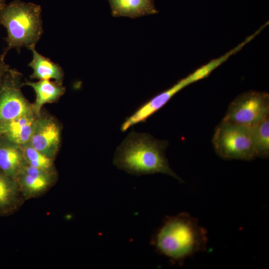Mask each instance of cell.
Segmentation results:
<instances>
[{
    "instance_id": "3957f363",
    "label": "cell",
    "mask_w": 269,
    "mask_h": 269,
    "mask_svg": "<svg viewBox=\"0 0 269 269\" xmlns=\"http://www.w3.org/2000/svg\"><path fill=\"white\" fill-rule=\"evenodd\" d=\"M41 8L39 5L15 0L0 9V25L6 30L5 57L12 48L19 51L35 47L43 33Z\"/></svg>"
},
{
    "instance_id": "52a82bcc",
    "label": "cell",
    "mask_w": 269,
    "mask_h": 269,
    "mask_svg": "<svg viewBox=\"0 0 269 269\" xmlns=\"http://www.w3.org/2000/svg\"><path fill=\"white\" fill-rule=\"evenodd\" d=\"M21 73L10 68L0 92V124L33 111L21 91Z\"/></svg>"
},
{
    "instance_id": "5b68a950",
    "label": "cell",
    "mask_w": 269,
    "mask_h": 269,
    "mask_svg": "<svg viewBox=\"0 0 269 269\" xmlns=\"http://www.w3.org/2000/svg\"><path fill=\"white\" fill-rule=\"evenodd\" d=\"M269 114V94L249 91L238 95L232 101L222 121L249 128Z\"/></svg>"
},
{
    "instance_id": "2e32d148",
    "label": "cell",
    "mask_w": 269,
    "mask_h": 269,
    "mask_svg": "<svg viewBox=\"0 0 269 269\" xmlns=\"http://www.w3.org/2000/svg\"><path fill=\"white\" fill-rule=\"evenodd\" d=\"M250 134L256 157L269 155V115L249 127Z\"/></svg>"
},
{
    "instance_id": "277c9868",
    "label": "cell",
    "mask_w": 269,
    "mask_h": 269,
    "mask_svg": "<svg viewBox=\"0 0 269 269\" xmlns=\"http://www.w3.org/2000/svg\"><path fill=\"white\" fill-rule=\"evenodd\" d=\"M212 143L223 159L251 160L256 157L249 128L245 126L221 121L216 128Z\"/></svg>"
},
{
    "instance_id": "4fadbf2b",
    "label": "cell",
    "mask_w": 269,
    "mask_h": 269,
    "mask_svg": "<svg viewBox=\"0 0 269 269\" xmlns=\"http://www.w3.org/2000/svg\"><path fill=\"white\" fill-rule=\"evenodd\" d=\"M26 163L21 146L0 137V169L15 180Z\"/></svg>"
},
{
    "instance_id": "7c38bea8",
    "label": "cell",
    "mask_w": 269,
    "mask_h": 269,
    "mask_svg": "<svg viewBox=\"0 0 269 269\" xmlns=\"http://www.w3.org/2000/svg\"><path fill=\"white\" fill-rule=\"evenodd\" d=\"M114 17L126 16L136 18L156 14L158 11L154 0H107Z\"/></svg>"
},
{
    "instance_id": "ba28073f",
    "label": "cell",
    "mask_w": 269,
    "mask_h": 269,
    "mask_svg": "<svg viewBox=\"0 0 269 269\" xmlns=\"http://www.w3.org/2000/svg\"><path fill=\"white\" fill-rule=\"evenodd\" d=\"M57 179L55 171H48L26 163L15 180L24 200L38 197L48 191Z\"/></svg>"
},
{
    "instance_id": "9a60e30c",
    "label": "cell",
    "mask_w": 269,
    "mask_h": 269,
    "mask_svg": "<svg viewBox=\"0 0 269 269\" xmlns=\"http://www.w3.org/2000/svg\"><path fill=\"white\" fill-rule=\"evenodd\" d=\"M31 87L36 94V100L32 105L35 114L40 116L42 106L46 104L57 101L65 93V88L61 84L49 80H40L36 82L27 81L24 83Z\"/></svg>"
},
{
    "instance_id": "8992f818",
    "label": "cell",
    "mask_w": 269,
    "mask_h": 269,
    "mask_svg": "<svg viewBox=\"0 0 269 269\" xmlns=\"http://www.w3.org/2000/svg\"><path fill=\"white\" fill-rule=\"evenodd\" d=\"M212 72V70L208 64L204 65L179 80L170 88L154 96L143 103L134 113L126 119L121 125V130L125 132L135 125L145 122L180 90L191 84L208 77Z\"/></svg>"
},
{
    "instance_id": "8fae6325",
    "label": "cell",
    "mask_w": 269,
    "mask_h": 269,
    "mask_svg": "<svg viewBox=\"0 0 269 269\" xmlns=\"http://www.w3.org/2000/svg\"><path fill=\"white\" fill-rule=\"evenodd\" d=\"M24 201L16 180L0 169V217L13 214Z\"/></svg>"
},
{
    "instance_id": "ac0fdd59",
    "label": "cell",
    "mask_w": 269,
    "mask_h": 269,
    "mask_svg": "<svg viewBox=\"0 0 269 269\" xmlns=\"http://www.w3.org/2000/svg\"><path fill=\"white\" fill-rule=\"evenodd\" d=\"M5 56L0 54V92L1 91L6 74L10 68L5 62Z\"/></svg>"
},
{
    "instance_id": "7a4b0ae2",
    "label": "cell",
    "mask_w": 269,
    "mask_h": 269,
    "mask_svg": "<svg viewBox=\"0 0 269 269\" xmlns=\"http://www.w3.org/2000/svg\"><path fill=\"white\" fill-rule=\"evenodd\" d=\"M151 243L157 252L171 262L180 263L206 249L207 232L194 217L181 213L167 218Z\"/></svg>"
},
{
    "instance_id": "9c48e42d",
    "label": "cell",
    "mask_w": 269,
    "mask_h": 269,
    "mask_svg": "<svg viewBox=\"0 0 269 269\" xmlns=\"http://www.w3.org/2000/svg\"><path fill=\"white\" fill-rule=\"evenodd\" d=\"M29 142L42 154L54 159L60 142V127L52 119L38 117Z\"/></svg>"
},
{
    "instance_id": "e0dca14e",
    "label": "cell",
    "mask_w": 269,
    "mask_h": 269,
    "mask_svg": "<svg viewBox=\"0 0 269 269\" xmlns=\"http://www.w3.org/2000/svg\"><path fill=\"white\" fill-rule=\"evenodd\" d=\"M20 146L27 164L46 170L55 171L54 159L46 157L37 150L29 142Z\"/></svg>"
},
{
    "instance_id": "d6986e66",
    "label": "cell",
    "mask_w": 269,
    "mask_h": 269,
    "mask_svg": "<svg viewBox=\"0 0 269 269\" xmlns=\"http://www.w3.org/2000/svg\"><path fill=\"white\" fill-rule=\"evenodd\" d=\"M7 0H0V9H1L6 3Z\"/></svg>"
},
{
    "instance_id": "30bf717a",
    "label": "cell",
    "mask_w": 269,
    "mask_h": 269,
    "mask_svg": "<svg viewBox=\"0 0 269 269\" xmlns=\"http://www.w3.org/2000/svg\"><path fill=\"white\" fill-rule=\"evenodd\" d=\"M37 116L30 112L0 124V137L22 145L29 142Z\"/></svg>"
},
{
    "instance_id": "5bb4252c",
    "label": "cell",
    "mask_w": 269,
    "mask_h": 269,
    "mask_svg": "<svg viewBox=\"0 0 269 269\" xmlns=\"http://www.w3.org/2000/svg\"><path fill=\"white\" fill-rule=\"evenodd\" d=\"M30 50L32 53V59L28 66L33 70L30 77L39 80L54 79L55 82L62 85L64 78L62 67L38 53L35 47H32Z\"/></svg>"
},
{
    "instance_id": "6da1fadb",
    "label": "cell",
    "mask_w": 269,
    "mask_h": 269,
    "mask_svg": "<svg viewBox=\"0 0 269 269\" xmlns=\"http://www.w3.org/2000/svg\"><path fill=\"white\" fill-rule=\"evenodd\" d=\"M168 145L167 140L133 130L117 147L113 163L119 169L133 175L161 173L183 182L170 168L165 156Z\"/></svg>"
}]
</instances>
